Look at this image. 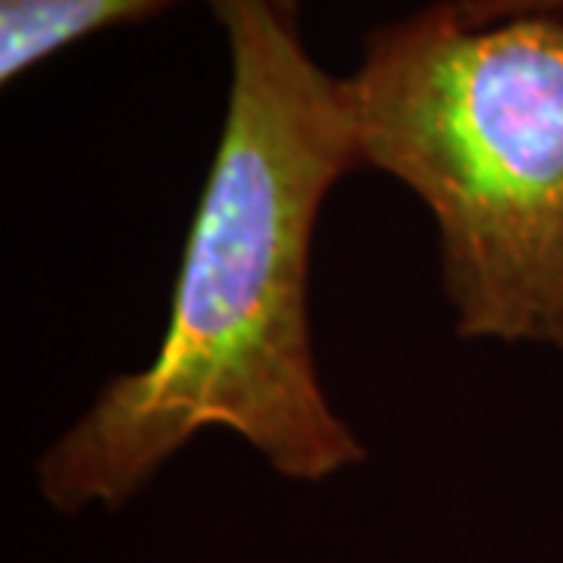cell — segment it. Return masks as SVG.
Wrapping results in <instances>:
<instances>
[{"instance_id": "2", "label": "cell", "mask_w": 563, "mask_h": 563, "mask_svg": "<svg viewBox=\"0 0 563 563\" xmlns=\"http://www.w3.org/2000/svg\"><path fill=\"white\" fill-rule=\"evenodd\" d=\"M344 98L361 163L435 217L463 339L563 351V20L432 3L366 35Z\"/></svg>"}, {"instance_id": "4", "label": "cell", "mask_w": 563, "mask_h": 563, "mask_svg": "<svg viewBox=\"0 0 563 563\" xmlns=\"http://www.w3.org/2000/svg\"><path fill=\"white\" fill-rule=\"evenodd\" d=\"M451 3L466 29H485L520 16H558L563 10V0H451Z\"/></svg>"}, {"instance_id": "5", "label": "cell", "mask_w": 563, "mask_h": 563, "mask_svg": "<svg viewBox=\"0 0 563 563\" xmlns=\"http://www.w3.org/2000/svg\"><path fill=\"white\" fill-rule=\"evenodd\" d=\"M276 3H279L282 10H288V13H295V10H298V0H276Z\"/></svg>"}, {"instance_id": "3", "label": "cell", "mask_w": 563, "mask_h": 563, "mask_svg": "<svg viewBox=\"0 0 563 563\" xmlns=\"http://www.w3.org/2000/svg\"><path fill=\"white\" fill-rule=\"evenodd\" d=\"M176 3L181 0H0V81L10 85L91 32L151 20Z\"/></svg>"}, {"instance_id": "1", "label": "cell", "mask_w": 563, "mask_h": 563, "mask_svg": "<svg viewBox=\"0 0 563 563\" xmlns=\"http://www.w3.org/2000/svg\"><path fill=\"white\" fill-rule=\"evenodd\" d=\"M232 44L220 151L185 242L161 351L38 461L63 514L122 507L203 429H229L288 479L366 461L325 401L307 320L322 198L361 166L344 81L307 57L276 0H217Z\"/></svg>"}]
</instances>
